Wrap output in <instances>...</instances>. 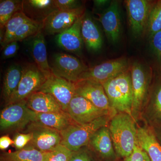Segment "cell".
I'll use <instances>...</instances> for the list:
<instances>
[{"instance_id": "obj_1", "label": "cell", "mask_w": 161, "mask_h": 161, "mask_svg": "<svg viewBox=\"0 0 161 161\" xmlns=\"http://www.w3.org/2000/svg\"><path fill=\"white\" fill-rule=\"evenodd\" d=\"M136 121L129 114L118 112L110 120L109 131L115 153L126 158L138 143Z\"/></svg>"}, {"instance_id": "obj_2", "label": "cell", "mask_w": 161, "mask_h": 161, "mask_svg": "<svg viewBox=\"0 0 161 161\" xmlns=\"http://www.w3.org/2000/svg\"><path fill=\"white\" fill-rule=\"evenodd\" d=\"M102 85L112 109L116 113L124 112L132 116V84L130 67Z\"/></svg>"}, {"instance_id": "obj_3", "label": "cell", "mask_w": 161, "mask_h": 161, "mask_svg": "<svg viewBox=\"0 0 161 161\" xmlns=\"http://www.w3.org/2000/svg\"><path fill=\"white\" fill-rule=\"evenodd\" d=\"M114 115H106L91 122L80 125L74 123L60 132L62 137L60 144L72 152H76L86 146L94 134L103 127L107 126Z\"/></svg>"}, {"instance_id": "obj_4", "label": "cell", "mask_w": 161, "mask_h": 161, "mask_svg": "<svg viewBox=\"0 0 161 161\" xmlns=\"http://www.w3.org/2000/svg\"><path fill=\"white\" fill-rule=\"evenodd\" d=\"M130 69L132 84V116L136 120L147 99L151 74L149 69L139 62L132 63Z\"/></svg>"}, {"instance_id": "obj_5", "label": "cell", "mask_w": 161, "mask_h": 161, "mask_svg": "<svg viewBox=\"0 0 161 161\" xmlns=\"http://www.w3.org/2000/svg\"><path fill=\"white\" fill-rule=\"evenodd\" d=\"M34 113L27 107L26 100L6 105L0 114L1 131L23 129L32 122Z\"/></svg>"}, {"instance_id": "obj_6", "label": "cell", "mask_w": 161, "mask_h": 161, "mask_svg": "<svg viewBox=\"0 0 161 161\" xmlns=\"http://www.w3.org/2000/svg\"><path fill=\"white\" fill-rule=\"evenodd\" d=\"M23 73L17 89L6 105L26 100L37 92L46 81V76L35 63H30L23 67Z\"/></svg>"}, {"instance_id": "obj_7", "label": "cell", "mask_w": 161, "mask_h": 161, "mask_svg": "<svg viewBox=\"0 0 161 161\" xmlns=\"http://www.w3.org/2000/svg\"><path fill=\"white\" fill-rule=\"evenodd\" d=\"M130 67L128 59L125 57L107 60L95 66L88 68L81 74L78 80H92L102 85L125 71Z\"/></svg>"}, {"instance_id": "obj_8", "label": "cell", "mask_w": 161, "mask_h": 161, "mask_svg": "<svg viewBox=\"0 0 161 161\" xmlns=\"http://www.w3.org/2000/svg\"><path fill=\"white\" fill-rule=\"evenodd\" d=\"M155 2L150 0L125 1L129 26L136 36H140L146 32L150 12Z\"/></svg>"}, {"instance_id": "obj_9", "label": "cell", "mask_w": 161, "mask_h": 161, "mask_svg": "<svg viewBox=\"0 0 161 161\" xmlns=\"http://www.w3.org/2000/svg\"><path fill=\"white\" fill-rule=\"evenodd\" d=\"M66 112L74 122L80 125L89 123L102 116L116 114L98 108L86 98L77 95L72 98Z\"/></svg>"}, {"instance_id": "obj_10", "label": "cell", "mask_w": 161, "mask_h": 161, "mask_svg": "<svg viewBox=\"0 0 161 161\" xmlns=\"http://www.w3.org/2000/svg\"><path fill=\"white\" fill-rule=\"evenodd\" d=\"M38 92L51 95L66 112L70 102L76 95L74 82L55 76L53 73Z\"/></svg>"}, {"instance_id": "obj_11", "label": "cell", "mask_w": 161, "mask_h": 161, "mask_svg": "<svg viewBox=\"0 0 161 161\" xmlns=\"http://www.w3.org/2000/svg\"><path fill=\"white\" fill-rule=\"evenodd\" d=\"M88 68L78 58L65 53L55 55L51 67L52 73L55 76L73 82L78 81Z\"/></svg>"}, {"instance_id": "obj_12", "label": "cell", "mask_w": 161, "mask_h": 161, "mask_svg": "<svg viewBox=\"0 0 161 161\" xmlns=\"http://www.w3.org/2000/svg\"><path fill=\"white\" fill-rule=\"evenodd\" d=\"M85 10L84 6L72 10H55L43 21V30L48 35L61 33L70 28L85 14Z\"/></svg>"}, {"instance_id": "obj_13", "label": "cell", "mask_w": 161, "mask_h": 161, "mask_svg": "<svg viewBox=\"0 0 161 161\" xmlns=\"http://www.w3.org/2000/svg\"><path fill=\"white\" fill-rule=\"evenodd\" d=\"M27 128L26 132L32 136L30 145L42 152H50L61 143L62 137L58 130L33 123Z\"/></svg>"}, {"instance_id": "obj_14", "label": "cell", "mask_w": 161, "mask_h": 161, "mask_svg": "<svg viewBox=\"0 0 161 161\" xmlns=\"http://www.w3.org/2000/svg\"><path fill=\"white\" fill-rule=\"evenodd\" d=\"M74 83L76 95L86 98L98 108L116 113L111 108L101 84L87 80H79Z\"/></svg>"}, {"instance_id": "obj_15", "label": "cell", "mask_w": 161, "mask_h": 161, "mask_svg": "<svg viewBox=\"0 0 161 161\" xmlns=\"http://www.w3.org/2000/svg\"><path fill=\"white\" fill-rule=\"evenodd\" d=\"M98 20L101 23L107 38L112 43H117L121 34V23L118 1H113L100 14Z\"/></svg>"}, {"instance_id": "obj_16", "label": "cell", "mask_w": 161, "mask_h": 161, "mask_svg": "<svg viewBox=\"0 0 161 161\" xmlns=\"http://www.w3.org/2000/svg\"><path fill=\"white\" fill-rule=\"evenodd\" d=\"M85 14L78 18L70 28L56 36L55 41L60 48L75 53L81 52L83 43L81 26Z\"/></svg>"}, {"instance_id": "obj_17", "label": "cell", "mask_w": 161, "mask_h": 161, "mask_svg": "<svg viewBox=\"0 0 161 161\" xmlns=\"http://www.w3.org/2000/svg\"><path fill=\"white\" fill-rule=\"evenodd\" d=\"M90 143L101 157L111 161L116 157L109 129L107 126L101 128L92 136Z\"/></svg>"}, {"instance_id": "obj_18", "label": "cell", "mask_w": 161, "mask_h": 161, "mask_svg": "<svg viewBox=\"0 0 161 161\" xmlns=\"http://www.w3.org/2000/svg\"><path fill=\"white\" fill-rule=\"evenodd\" d=\"M54 0H26L23 1L22 11L30 19L43 23L53 12L57 10Z\"/></svg>"}, {"instance_id": "obj_19", "label": "cell", "mask_w": 161, "mask_h": 161, "mask_svg": "<svg viewBox=\"0 0 161 161\" xmlns=\"http://www.w3.org/2000/svg\"><path fill=\"white\" fill-rule=\"evenodd\" d=\"M137 140L151 161H161V146L154 129L147 126L137 128Z\"/></svg>"}, {"instance_id": "obj_20", "label": "cell", "mask_w": 161, "mask_h": 161, "mask_svg": "<svg viewBox=\"0 0 161 161\" xmlns=\"http://www.w3.org/2000/svg\"><path fill=\"white\" fill-rule=\"evenodd\" d=\"M32 37L31 49L35 63L47 78L52 75V68L47 61L45 40L42 30Z\"/></svg>"}, {"instance_id": "obj_21", "label": "cell", "mask_w": 161, "mask_h": 161, "mask_svg": "<svg viewBox=\"0 0 161 161\" xmlns=\"http://www.w3.org/2000/svg\"><path fill=\"white\" fill-rule=\"evenodd\" d=\"M30 109L37 113L63 112L58 102L50 94L37 92L26 99Z\"/></svg>"}, {"instance_id": "obj_22", "label": "cell", "mask_w": 161, "mask_h": 161, "mask_svg": "<svg viewBox=\"0 0 161 161\" xmlns=\"http://www.w3.org/2000/svg\"><path fill=\"white\" fill-rule=\"evenodd\" d=\"M81 34L83 43L89 50L97 52L101 49L103 41L100 31L92 18L86 14L81 23Z\"/></svg>"}, {"instance_id": "obj_23", "label": "cell", "mask_w": 161, "mask_h": 161, "mask_svg": "<svg viewBox=\"0 0 161 161\" xmlns=\"http://www.w3.org/2000/svg\"><path fill=\"white\" fill-rule=\"evenodd\" d=\"M32 123L54 129L60 132L75 122L67 112L63 111L45 113L35 112Z\"/></svg>"}, {"instance_id": "obj_24", "label": "cell", "mask_w": 161, "mask_h": 161, "mask_svg": "<svg viewBox=\"0 0 161 161\" xmlns=\"http://www.w3.org/2000/svg\"><path fill=\"white\" fill-rule=\"evenodd\" d=\"M23 68L18 64H14L6 70L3 79L2 95L6 103L19 86L23 75Z\"/></svg>"}, {"instance_id": "obj_25", "label": "cell", "mask_w": 161, "mask_h": 161, "mask_svg": "<svg viewBox=\"0 0 161 161\" xmlns=\"http://www.w3.org/2000/svg\"><path fill=\"white\" fill-rule=\"evenodd\" d=\"M47 153L29 144L23 149L4 153L1 158L6 161H46Z\"/></svg>"}, {"instance_id": "obj_26", "label": "cell", "mask_w": 161, "mask_h": 161, "mask_svg": "<svg viewBox=\"0 0 161 161\" xmlns=\"http://www.w3.org/2000/svg\"><path fill=\"white\" fill-rule=\"evenodd\" d=\"M31 20L22 11L15 14L5 26L3 42L1 43L3 47L12 41L15 33L22 24Z\"/></svg>"}, {"instance_id": "obj_27", "label": "cell", "mask_w": 161, "mask_h": 161, "mask_svg": "<svg viewBox=\"0 0 161 161\" xmlns=\"http://www.w3.org/2000/svg\"><path fill=\"white\" fill-rule=\"evenodd\" d=\"M23 1L19 0H4L0 3V27L5 28L7 22L13 16L22 11Z\"/></svg>"}, {"instance_id": "obj_28", "label": "cell", "mask_w": 161, "mask_h": 161, "mask_svg": "<svg viewBox=\"0 0 161 161\" xmlns=\"http://www.w3.org/2000/svg\"><path fill=\"white\" fill-rule=\"evenodd\" d=\"M43 23L33 20L26 22L22 24L16 32L12 41L18 42L29 37L33 36L39 31L43 30Z\"/></svg>"}, {"instance_id": "obj_29", "label": "cell", "mask_w": 161, "mask_h": 161, "mask_svg": "<svg viewBox=\"0 0 161 161\" xmlns=\"http://www.w3.org/2000/svg\"><path fill=\"white\" fill-rule=\"evenodd\" d=\"M161 30V0L156 1L149 16L146 32L150 38Z\"/></svg>"}, {"instance_id": "obj_30", "label": "cell", "mask_w": 161, "mask_h": 161, "mask_svg": "<svg viewBox=\"0 0 161 161\" xmlns=\"http://www.w3.org/2000/svg\"><path fill=\"white\" fill-rule=\"evenodd\" d=\"M150 108L154 120L161 124V80L156 86L152 93Z\"/></svg>"}, {"instance_id": "obj_31", "label": "cell", "mask_w": 161, "mask_h": 161, "mask_svg": "<svg viewBox=\"0 0 161 161\" xmlns=\"http://www.w3.org/2000/svg\"><path fill=\"white\" fill-rule=\"evenodd\" d=\"M73 153L63 145L60 144L48 152L46 161H69Z\"/></svg>"}, {"instance_id": "obj_32", "label": "cell", "mask_w": 161, "mask_h": 161, "mask_svg": "<svg viewBox=\"0 0 161 161\" xmlns=\"http://www.w3.org/2000/svg\"><path fill=\"white\" fill-rule=\"evenodd\" d=\"M125 161H151L150 157L146 152L139 145H136L131 155L125 158Z\"/></svg>"}, {"instance_id": "obj_33", "label": "cell", "mask_w": 161, "mask_h": 161, "mask_svg": "<svg viewBox=\"0 0 161 161\" xmlns=\"http://www.w3.org/2000/svg\"><path fill=\"white\" fill-rule=\"evenodd\" d=\"M32 138V136L30 132L16 133L14 138V145L17 150L23 149L31 142Z\"/></svg>"}, {"instance_id": "obj_34", "label": "cell", "mask_w": 161, "mask_h": 161, "mask_svg": "<svg viewBox=\"0 0 161 161\" xmlns=\"http://www.w3.org/2000/svg\"><path fill=\"white\" fill-rule=\"evenodd\" d=\"M57 10H72L82 6L80 2L76 0H54Z\"/></svg>"}, {"instance_id": "obj_35", "label": "cell", "mask_w": 161, "mask_h": 161, "mask_svg": "<svg viewBox=\"0 0 161 161\" xmlns=\"http://www.w3.org/2000/svg\"><path fill=\"white\" fill-rule=\"evenodd\" d=\"M150 40V45L158 60L160 62L161 59V30L154 34Z\"/></svg>"}, {"instance_id": "obj_36", "label": "cell", "mask_w": 161, "mask_h": 161, "mask_svg": "<svg viewBox=\"0 0 161 161\" xmlns=\"http://www.w3.org/2000/svg\"><path fill=\"white\" fill-rule=\"evenodd\" d=\"M19 45L17 41H12L3 47L2 57L4 59H7L14 57L19 49Z\"/></svg>"}, {"instance_id": "obj_37", "label": "cell", "mask_w": 161, "mask_h": 161, "mask_svg": "<svg viewBox=\"0 0 161 161\" xmlns=\"http://www.w3.org/2000/svg\"><path fill=\"white\" fill-rule=\"evenodd\" d=\"M69 161H92L91 157L86 151L79 150L72 153Z\"/></svg>"}, {"instance_id": "obj_38", "label": "cell", "mask_w": 161, "mask_h": 161, "mask_svg": "<svg viewBox=\"0 0 161 161\" xmlns=\"http://www.w3.org/2000/svg\"><path fill=\"white\" fill-rule=\"evenodd\" d=\"M14 142L12 140L9 136H3L0 138V149L2 150H5L12 145H14Z\"/></svg>"}, {"instance_id": "obj_39", "label": "cell", "mask_w": 161, "mask_h": 161, "mask_svg": "<svg viewBox=\"0 0 161 161\" xmlns=\"http://www.w3.org/2000/svg\"><path fill=\"white\" fill-rule=\"evenodd\" d=\"M109 1H103V0H97V1H94V5L96 7H100L103 6L108 3Z\"/></svg>"}, {"instance_id": "obj_40", "label": "cell", "mask_w": 161, "mask_h": 161, "mask_svg": "<svg viewBox=\"0 0 161 161\" xmlns=\"http://www.w3.org/2000/svg\"><path fill=\"white\" fill-rule=\"evenodd\" d=\"M154 131H155L157 138L161 146V127L158 128L157 130H154Z\"/></svg>"}, {"instance_id": "obj_41", "label": "cell", "mask_w": 161, "mask_h": 161, "mask_svg": "<svg viewBox=\"0 0 161 161\" xmlns=\"http://www.w3.org/2000/svg\"><path fill=\"white\" fill-rule=\"evenodd\" d=\"M1 161H6L4 160H3V159L1 158Z\"/></svg>"}, {"instance_id": "obj_42", "label": "cell", "mask_w": 161, "mask_h": 161, "mask_svg": "<svg viewBox=\"0 0 161 161\" xmlns=\"http://www.w3.org/2000/svg\"><path fill=\"white\" fill-rule=\"evenodd\" d=\"M160 63H161V67H160V68H161V59Z\"/></svg>"}]
</instances>
